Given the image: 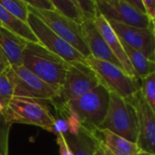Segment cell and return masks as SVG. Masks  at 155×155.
Segmentation results:
<instances>
[{
	"mask_svg": "<svg viewBox=\"0 0 155 155\" xmlns=\"http://www.w3.org/2000/svg\"><path fill=\"white\" fill-rule=\"evenodd\" d=\"M25 3L36 10L41 11H54V6L51 0H24Z\"/></svg>",
	"mask_w": 155,
	"mask_h": 155,
	"instance_id": "484cf974",
	"label": "cell"
},
{
	"mask_svg": "<svg viewBox=\"0 0 155 155\" xmlns=\"http://www.w3.org/2000/svg\"><path fill=\"white\" fill-rule=\"evenodd\" d=\"M137 155H154L153 153H147V152H143V151H139Z\"/></svg>",
	"mask_w": 155,
	"mask_h": 155,
	"instance_id": "d6a6232c",
	"label": "cell"
},
{
	"mask_svg": "<svg viewBox=\"0 0 155 155\" xmlns=\"http://www.w3.org/2000/svg\"><path fill=\"white\" fill-rule=\"evenodd\" d=\"M100 130H108L136 143L139 136V125L137 114L132 102L114 94H110L107 114Z\"/></svg>",
	"mask_w": 155,
	"mask_h": 155,
	"instance_id": "3957f363",
	"label": "cell"
},
{
	"mask_svg": "<svg viewBox=\"0 0 155 155\" xmlns=\"http://www.w3.org/2000/svg\"><path fill=\"white\" fill-rule=\"evenodd\" d=\"M54 10L66 17L67 19L74 22L77 25H82L84 22L83 15L76 4L75 0H51Z\"/></svg>",
	"mask_w": 155,
	"mask_h": 155,
	"instance_id": "ffe728a7",
	"label": "cell"
},
{
	"mask_svg": "<svg viewBox=\"0 0 155 155\" xmlns=\"http://www.w3.org/2000/svg\"><path fill=\"white\" fill-rule=\"evenodd\" d=\"M4 109H5V106L0 103V117L2 116V114H3V112H4Z\"/></svg>",
	"mask_w": 155,
	"mask_h": 155,
	"instance_id": "836d02e7",
	"label": "cell"
},
{
	"mask_svg": "<svg viewBox=\"0 0 155 155\" xmlns=\"http://www.w3.org/2000/svg\"><path fill=\"white\" fill-rule=\"evenodd\" d=\"M100 84L94 70L86 64L80 62L68 63L64 84L57 96L49 104H62L76 99Z\"/></svg>",
	"mask_w": 155,
	"mask_h": 155,
	"instance_id": "8992f818",
	"label": "cell"
},
{
	"mask_svg": "<svg viewBox=\"0 0 155 155\" xmlns=\"http://www.w3.org/2000/svg\"><path fill=\"white\" fill-rule=\"evenodd\" d=\"M0 23L1 25L15 34V35L25 39L28 43H39L38 39L26 23H24L20 19L9 14L0 5Z\"/></svg>",
	"mask_w": 155,
	"mask_h": 155,
	"instance_id": "ac0fdd59",
	"label": "cell"
},
{
	"mask_svg": "<svg viewBox=\"0 0 155 155\" xmlns=\"http://www.w3.org/2000/svg\"><path fill=\"white\" fill-rule=\"evenodd\" d=\"M97 136L101 145L111 155H137V144L114 134L108 130H98Z\"/></svg>",
	"mask_w": 155,
	"mask_h": 155,
	"instance_id": "e0dca14e",
	"label": "cell"
},
{
	"mask_svg": "<svg viewBox=\"0 0 155 155\" xmlns=\"http://www.w3.org/2000/svg\"><path fill=\"white\" fill-rule=\"evenodd\" d=\"M140 93L149 106L155 111V73L140 78Z\"/></svg>",
	"mask_w": 155,
	"mask_h": 155,
	"instance_id": "7402d4cb",
	"label": "cell"
},
{
	"mask_svg": "<svg viewBox=\"0 0 155 155\" xmlns=\"http://www.w3.org/2000/svg\"><path fill=\"white\" fill-rule=\"evenodd\" d=\"M145 15L146 16L152 21L154 22L155 20V1L154 0H143Z\"/></svg>",
	"mask_w": 155,
	"mask_h": 155,
	"instance_id": "f1b7e54d",
	"label": "cell"
},
{
	"mask_svg": "<svg viewBox=\"0 0 155 155\" xmlns=\"http://www.w3.org/2000/svg\"><path fill=\"white\" fill-rule=\"evenodd\" d=\"M96 5L99 14L107 21L138 28H154V22L134 9L126 0H96Z\"/></svg>",
	"mask_w": 155,
	"mask_h": 155,
	"instance_id": "30bf717a",
	"label": "cell"
},
{
	"mask_svg": "<svg viewBox=\"0 0 155 155\" xmlns=\"http://www.w3.org/2000/svg\"><path fill=\"white\" fill-rule=\"evenodd\" d=\"M0 26H2V25H1V23H0Z\"/></svg>",
	"mask_w": 155,
	"mask_h": 155,
	"instance_id": "e575fe53",
	"label": "cell"
},
{
	"mask_svg": "<svg viewBox=\"0 0 155 155\" xmlns=\"http://www.w3.org/2000/svg\"><path fill=\"white\" fill-rule=\"evenodd\" d=\"M94 23L97 30L101 34V35L104 37V39L107 43V45H108L109 48L111 49L112 53L114 54L116 59L121 64L124 71L129 76H131L133 78H135V79H139L136 76V74H135L133 66L131 65V64H130V62L128 60V57H127V55H126V54H125V52L124 50L121 40L118 38L117 35L114 33V31L111 27L108 21L105 20L100 15L95 18Z\"/></svg>",
	"mask_w": 155,
	"mask_h": 155,
	"instance_id": "5bb4252c",
	"label": "cell"
},
{
	"mask_svg": "<svg viewBox=\"0 0 155 155\" xmlns=\"http://www.w3.org/2000/svg\"><path fill=\"white\" fill-rule=\"evenodd\" d=\"M13 98V88L5 73L0 74V103L5 107Z\"/></svg>",
	"mask_w": 155,
	"mask_h": 155,
	"instance_id": "cb8c5ba5",
	"label": "cell"
},
{
	"mask_svg": "<svg viewBox=\"0 0 155 155\" xmlns=\"http://www.w3.org/2000/svg\"><path fill=\"white\" fill-rule=\"evenodd\" d=\"M11 125L5 123L3 117H0V155L8 154L9 132Z\"/></svg>",
	"mask_w": 155,
	"mask_h": 155,
	"instance_id": "d4e9b609",
	"label": "cell"
},
{
	"mask_svg": "<svg viewBox=\"0 0 155 155\" xmlns=\"http://www.w3.org/2000/svg\"><path fill=\"white\" fill-rule=\"evenodd\" d=\"M2 117L5 124H25L38 126L53 133L54 117L45 102L13 97L5 105Z\"/></svg>",
	"mask_w": 155,
	"mask_h": 155,
	"instance_id": "277c9868",
	"label": "cell"
},
{
	"mask_svg": "<svg viewBox=\"0 0 155 155\" xmlns=\"http://www.w3.org/2000/svg\"><path fill=\"white\" fill-rule=\"evenodd\" d=\"M134 104L139 125V136L136 142L140 151L154 154L155 153V113L143 98L140 91L131 99Z\"/></svg>",
	"mask_w": 155,
	"mask_h": 155,
	"instance_id": "7c38bea8",
	"label": "cell"
},
{
	"mask_svg": "<svg viewBox=\"0 0 155 155\" xmlns=\"http://www.w3.org/2000/svg\"><path fill=\"white\" fill-rule=\"evenodd\" d=\"M76 4L83 15L84 21H94L95 18L100 15L96 0H75Z\"/></svg>",
	"mask_w": 155,
	"mask_h": 155,
	"instance_id": "603a6c76",
	"label": "cell"
},
{
	"mask_svg": "<svg viewBox=\"0 0 155 155\" xmlns=\"http://www.w3.org/2000/svg\"><path fill=\"white\" fill-rule=\"evenodd\" d=\"M126 1L134 9H135L136 11L145 15V9H144V5H143V0H126Z\"/></svg>",
	"mask_w": 155,
	"mask_h": 155,
	"instance_id": "f546056e",
	"label": "cell"
},
{
	"mask_svg": "<svg viewBox=\"0 0 155 155\" xmlns=\"http://www.w3.org/2000/svg\"><path fill=\"white\" fill-rule=\"evenodd\" d=\"M86 64L96 74L100 84L104 86L110 94L129 100L140 91V79L129 76L122 68L92 55L86 57Z\"/></svg>",
	"mask_w": 155,
	"mask_h": 155,
	"instance_id": "5b68a950",
	"label": "cell"
},
{
	"mask_svg": "<svg viewBox=\"0 0 155 155\" xmlns=\"http://www.w3.org/2000/svg\"><path fill=\"white\" fill-rule=\"evenodd\" d=\"M10 66L9 63L7 62L2 49L0 48V74L1 73H5L6 71V69Z\"/></svg>",
	"mask_w": 155,
	"mask_h": 155,
	"instance_id": "4dcf8cb0",
	"label": "cell"
},
{
	"mask_svg": "<svg viewBox=\"0 0 155 155\" xmlns=\"http://www.w3.org/2000/svg\"><path fill=\"white\" fill-rule=\"evenodd\" d=\"M56 143L59 145L60 155H74L72 150L70 149V147L68 146V144L64 140V134H59L56 136Z\"/></svg>",
	"mask_w": 155,
	"mask_h": 155,
	"instance_id": "83f0119b",
	"label": "cell"
},
{
	"mask_svg": "<svg viewBox=\"0 0 155 155\" xmlns=\"http://www.w3.org/2000/svg\"><path fill=\"white\" fill-rule=\"evenodd\" d=\"M94 155H111L102 145H101V143L99 144V146H98V148L96 149V151H95V153H94Z\"/></svg>",
	"mask_w": 155,
	"mask_h": 155,
	"instance_id": "1f68e13d",
	"label": "cell"
},
{
	"mask_svg": "<svg viewBox=\"0 0 155 155\" xmlns=\"http://www.w3.org/2000/svg\"><path fill=\"white\" fill-rule=\"evenodd\" d=\"M0 5L9 14L27 24L29 11L24 0H0Z\"/></svg>",
	"mask_w": 155,
	"mask_h": 155,
	"instance_id": "44dd1931",
	"label": "cell"
},
{
	"mask_svg": "<svg viewBox=\"0 0 155 155\" xmlns=\"http://www.w3.org/2000/svg\"><path fill=\"white\" fill-rule=\"evenodd\" d=\"M64 136L74 155H94L100 144L97 131L90 132L84 127L75 135L66 134Z\"/></svg>",
	"mask_w": 155,
	"mask_h": 155,
	"instance_id": "2e32d148",
	"label": "cell"
},
{
	"mask_svg": "<svg viewBox=\"0 0 155 155\" xmlns=\"http://www.w3.org/2000/svg\"><path fill=\"white\" fill-rule=\"evenodd\" d=\"M110 93L98 84L85 94L66 104L79 117L81 126L90 132L100 130L109 106Z\"/></svg>",
	"mask_w": 155,
	"mask_h": 155,
	"instance_id": "7a4b0ae2",
	"label": "cell"
},
{
	"mask_svg": "<svg viewBox=\"0 0 155 155\" xmlns=\"http://www.w3.org/2000/svg\"><path fill=\"white\" fill-rule=\"evenodd\" d=\"M22 65L31 71L58 94L65 77L68 63L39 43H27Z\"/></svg>",
	"mask_w": 155,
	"mask_h": 155,
	"instance_id": "6da1fadb",
	"label": "cell"
},
{
	"mask_svg": "<svg viewBox=\"0 0 155 155\" xmlns=\"http://www.w3.org/2000/svg\"><path fill=\"white\" fill-rule=\"evenodd\" d=\"M81 28L84 40L92 56L98 60L111 63L114 65L123 69L121 64L112 53L107 43L101 35L93 21H84L81 25Z\"/></svg>",
	"mask_w": 155,
	"mask_h": 155,
	"instance_id": "4fadbf2b",
	"label": "cell"
},
{
	"mask_svg": "<svg viewBox=\"0 0 155 155\" xmlns=\"http://www.w3.org/2000/svg\"><path fill=\"white\" fill-rule=\"evenodd\" d=\"M121 42H122L124 50L128 57V60H129L131 65L133 66V68L136 74V76L139 79L154 73V62L148 60L143 54H141L137 50L134 49L133 47H131L127 44L124 43L123 41H121Z\"/></svg>",
	"mask_w": 155,
	"mask_h": 155,
	"instance_id": "d6986e66",
	"label": "cell"
},
{
	"mask_svg": "<svg viewBox=\"0 0 155 155\" xmlns=\"http://www.w3.org/2000/svg\"><path fill=\"white\" fill-rule=\"evenodd\" d=\"M5 74L12 85L13 97L50 103L57 96L50 85L23 65H10Z\"/></svg>",
	"mask_w": 155,
	"mask_h": 155,
	"instance_id": "52a82bcc",
	"label": "cell"
},
{
	"mask_svg": "<svg viewBox=\"0 0 155 155\" xmlns=\"http://www.w3.org/2000/svg\"><path fill=\"white\" fill-rule=\"evenodd\" d=\"M27 25L38 39L39 44L63 58L67 63L86 62V58L84 56H83L64 39L54 34L42 20L30 12L27 17Z\"/></svg>",
	"mask_w": 155,
	"mask_h": 155,
	"instance_id": "9c48e42d",
	"label": "cell"
},
{
	"mask_svg": "<svg viewBox=\"0 0 155 155\" xmlns=\"http://www.w3.org/2000/svg\"><path fill=\"white\" fill-rule=\"evenodd\" d=\"M69 132L68 124L64 119L54 118V125H53V133L57 136L59 134H66Z\"/></svg>",
	"mask_w": 155,
	"mask_h": 155,
	"instance_id": "4316f807",
	"label": "cell"
},
{
	"mask_svg": "<svg viewBox=\"0 0 155 155\" xmlns=\"http://www.w3.org/2000/svg\"><path fill=\"white\" fill-rule=\"evenodd\" d=\"M28 11L42 20L54 34L72 45L83 56L86 58L91 55L90 51L84 40L80 25L67 19L55 10L41 11L28 6Z\"/></svg>",
	"mask_w": 155,
	"mask_h": 155,
	"instance_id": "ba28073f",
	"label": "cell"
},
{
	"mask_svg": "<svg viewBox=\"0 0 155 155\" xmlns=\"http://www.w3.org/2000/svg\"><path fill=\"white\" fill-rule=\"evenodd\" d=\"M108 23L121 41L143 54L148 60L154 62V28H138L114 21Z\"/></svg>",
	"mask_w": 155,
	"mask_h": 155,
	"instance_id": "8fae6325",
	"label": "cell"
},
{
	"mask_svg": "<svg viewBox=\"0 0 155 155\" xmlns=\"http://www.w3.org/2000/svg\"><path fill=\"white\" fill-rule=\"evenodd\" d=\"M28 42L0 26V48L11 66H21L23 52Z\"/></svg>",
	"mask_w": 155,
	"mask_h": 155,
	"instance_id": "9a60e30c",
	"label": "cell"
}]
</instances>
